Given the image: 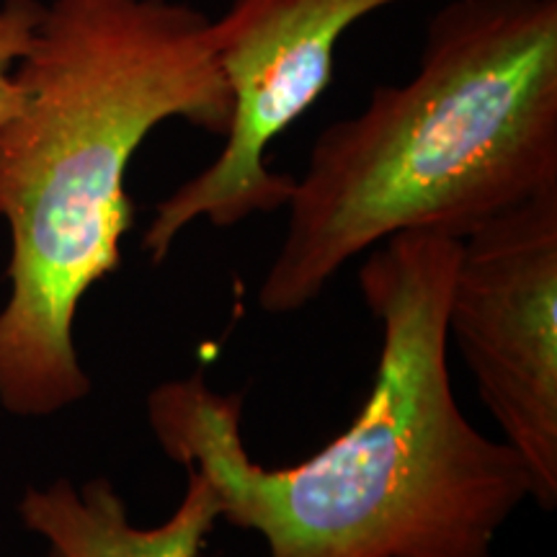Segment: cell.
<instances>
[{
    "label": "cell",
    "mask_w": 557,
    "mask_h": 557,
    "mask_svg": "<svg viewBox=\"0 0 557 557\" xmlns=\"http://www.w3.org/2000/svg\"><path fill=\"white\" fill-rule=\"evenodd\" d=\"M480 400L529 478L557 506V189L506 209L462 238L447 302Z\"/></svg>",
    "instance_id": "5b68a950"
},
{
    "label": "cell",
    "mask_w": 557,
    "mask_h": 557,
    "mask_svg": "<svg viewBox=\"0 0 557 557\" xmlns=\"http://www.w3.org/2000/svg\"><path fill=\"white\" fill-rule=\"evenodd\" d=\"M13 75L21 107L0 122V403L41 418L90 393L73 323L122 263L137 148L171 120L225 137L233 103L209 18L173 0H52Z\"/></svg>",
    "instance_id": "7a4b0ae2"
},
{
    "label": "cell",
    "mask_w": 557,
    "mask_h": 557,
    "mask_svg": "<svg viewBox=\"0 0 557 557\" xmlns=\"http://www.w3.org/2000/svg\"><path fill=\"white\" fill-rule=\"evenodd\" d=\"M487 557H493V555H487Z\"/></svg>",
    "instance_id": "ba28073f"
},
{
    "label": "cell",
    "mask_w": 557,
    "mask_h": 557,
    "mask_svg": "<svg viewBox=\"0 0 557 557\" xmlns=\"http://www.w3.org/2000/svg\"><path fill=\"white\" fill-rule=\"evenodd\" d=\"M406 0H233L209 21L230 90L225 148L152 212L143 250L169 259L191 222L233 227L287 207L295 178L267 165V150L329 88L341 37L369 13Z\"/></svg>",
    "instance_id": "277c9868"
},
{
    "label": "cell",
    "mask_w": 557,
    "mask_h": 557,
    "mask_svg": "<svg viewBox=\"0 0 557 557\" xmlns=\"http://www.w3.org/2000/svg\"><path fill=\"white\" fill-rule=\"evenodd\" d=\"M186 475L184 498L158 527L132 524L127 504L107 478L83 487L70 480L45 491L29 487L18 511L24 527L47 540V557H201L220 521V500L201 472Z\"/></svg>",
    "instance_id": "8992f818"
},
{
    "label": "cell",
    "mask_w": 557,
    "mask_h": 557,
    "mask_svg": "<svg viewBox=\"0 0 557 557\" xmlns=\"http://www.w3.org/2000/svg\"><path fill=\"white\" fill-rule=\"evenodd\" d=\"M557 189V0H447L416 75L315 139L259 305L289 315L400 233L462 240Z\"/></svg>",
    "instance_id": "3957f363"
},
{
    "label": "cell",
    "mask_w": 557,
    "mask_h": 557,
    "mask_svg": "<svg viewBox=\"0 0 557 557\" xmlns=\"http://www.w3.org/2000/svg\"><path fill=\"white\" fill-rule=\"evenodd\" d=\"M45 5L37 0H5L0 9V122L16 114L21 107V86L13 67L29 50Z\"/></svg>",
    "instance_id": "52a82bcc"
},
{
    "label": "cell",
    "mask_w": 557,
    "mask_h": 557,
    "mask_svg": "<svg viewBox=\"0 0 557 557\" xmlns=\"http://www.w3.org/2000/svg\"><path fill=\"white\" fill-rule=\"evenodd\" d=\"M462 240L400 233L367 250L359 289L382 346L364 406L344 434L292 468H267L243 438L240 395L205 374L148 398L169 459L201 472L220 519L263 537L269 557H487L529 498L513 449L457 406L447 302Z\"/></svg>",
    "instance_id": "6da1fadb"
}]
</instances>
